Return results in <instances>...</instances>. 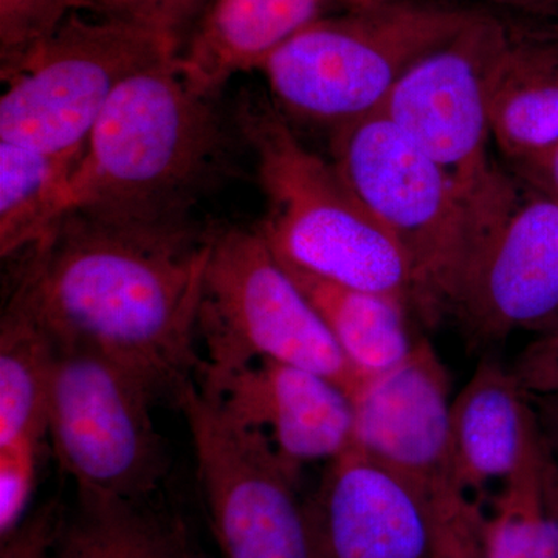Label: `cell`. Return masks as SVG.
Segmentation results:
<instances>
[{
  "instance_id": "obj_2",
  "label": "cell",
  "mask_w": 558,
  "mask_h": 558,
  "mask_svg": "<svg viewBox=\"0 0 558 558\" xmlns=\"http://www.w3.org/2000/svg\"><path fill=\"white\" fill-rule=\"evenodd\" d=\"M178 60L135 73L116 92L73 174L70 211L191 222V208L222 171L227 132L215 97L190 87Z\"/></svg>"
},
{
  "instance_id": "obj_31",
  "label": "cell",
  "mask_w": 558,
  "mask_h": 558,
  "mask_svg": "<svg viewBox=\"0 0 558 558\" xmlns=\"http://www.w3.org/2000/svg\"><path fill=\"white\" fill-rule=\"evenodd\" d=\"M543 487H545L546 499H548L550 509L558 519V464L550 457L549 450L543 442Z\"/></svg>"
},
{
  "instance_id": "obj_14",
  "label": "cell",
  "mask_w": 558,
  "mask_h": 558,
  "mask_svg": "<svg viewBox=\"0 0 558 558\" xmlns=\"http://www.w3.org/2000/svg\"><path fill=\"white\" fill-rule=\"evenodd\" d=\"M202 389L234 422L269 440L293 475L299 476L303 465L332 461L354 446L351 400L312 371L260 360Z\"/></svg>"
},
{
  "instance_id": "obj_8",
  "label": "cell",
  "mask_w": 558,
  "mask_h": 558,
  "mask_svg": "<svg viewBox=\"0 0 558 558\" xmlns=\"http://www.w3.org/2000/svg\"><path fill=\"white\" fill-rule=\"evenodd\" d=\"M157 398L97 349L54 344L47 435L80 501H143L159 488L168 457L150 414Z\"/></svg>"
},
{
  "instance_id": "obj_27",
  "label": "cell",
  "mask_w": 558,
  "mask_h": 558,
  "mask_svg": "<svg viewBox=\"0 0 558 558\" xmlns=\"http://www.w3.org/2000/svg\"><path fill=\"white\" fill-rule=\"evenodd\" d=\"M62 524L58 502H47L2 539L0 558H51Z\"/></svg>"
},
{
  "instance_id": "obj_4",
  "label": "cell",
  "mask_w": 558,
  "mask_h": 558,
  "mask_svg": "<svg viewBox=\"0 0 558 558\" xmlns=\"http://www.w3.org/2000/svg\"><path fill=\"white\" fill-rule=\"evenodd\" d=\"M480 10L399 0L318 17L263 62L274 106L329 134L380 112L407 72Z\"/></svg>"
},
{
  "instance_id": "obj_28",
  "label": "cell",
  "mask_w": 558,
  "mask_h": 558,
  "mask_svg": "<svg viewBox=\"0 0 558 558\" xmlns=\"http://www.w3.org/2000/svg\"><path fill=\"white\" fill-rule=\"evenodd\" d=\"M513 371L529 395L558 392V333L538 336Z\"/></svg>"
},
{
  "instance_id": "obj_34",
  "label": "cell",
  "mask_w": 558,
  "mask_h": 558,
  "mask_svg": "<svg viewBox=\"0 0 558 558\" xmlns=\"http://www.w3.org/2000/svg\"><path fill=\"white\" fill-rule=\"evenodd\" d=\"M351 7L371 5V3L399 2V0H343Z\"/></svg>"
},
{
  "instance_id": "obj_29",
  "label": "cell",
  "mask_w": 558,
  "mask_h": 558,
  "mask_svg": "<svg viewBox=\"0 0 558 558\" xmlns=\"http://www.w3.org/2000/svg\"><path fill=\"white\" fill-rule=\"evenodd\" d=\"M512 172L521 182L526 183L529 189L558 204V143L537 159L513 168Z\"/></svg>"
},
{
  "instance_id": "obj_20",
  "label": "cell",
  "mask_w": 558,
  "mask_h": 558,
  "mask_svg": "<svg viewBox=\"0 0 558 558\" xmlns=\"http://www.w3.org/2000/svg\"><path fill=\"white\" fill-rule=\"evenodd\" d=\"M54 344L35 319L7 304L0 323V447L43 444L49 432Z\"/></svg>"
},
{
  "instance_id": "obj_24",
  "label": "cell",
  "mask_w": 558,
  "mask_h": 558,
  "mask_svg": "<svg viewBox=\"0 0 558 558\" xmlns=\"http://www.w3.org/2000/svg\"><path fill=\"white\" fill-rule=\"evenodd\" d=\"M433 527L429 558H488L484 515L478 499L457 486L432 497Z\"/></svg>"
},
{
  "instance_id": "obj_16",
  "label": "cell",
  "mask_w": 558,
  "mask_h": 558,
  "mask_svg": "<svg viewBox=\"0 0 558 558\" xmlns=\"http://www.w3.org/2000/svg\"><path fill=\"white\" fill-rule=\"evenodd\" d=\"M330 0H215L180 51L183 78L207 97L322 17Z\"/></svg>"
},
{
  "instance_id": "obj_32",
  "label": "cell",
  "mask_w": 558,
  "mask_h": 558,
  "mask_svg": "<svg viewBox=\"0 0 558 558\" xmlns=\"http://www.w3.org/2000/svg\"><path fill=\"white\" fill-rule=\"evenodd\" d=\"M501 9L520 11L526 14L556 13L558 0H488Z\"/></svg>"
},
{
  "instance_id": "obj_25",
  "label": "cell",
  "mask_w": 558,
  "mask_h": 558,
  "mask_svg": "<svg viewBox=\"0 0 558 558\" xmlns=\"http://www.w3.org/2000/svg\"><path fill=\"white\" fill-rule=\"evenodd\" d=\"M215 0H97L98 16L124 22L185 46Z\"/></svg>"
},
{
  "instance_id": "obj_3",
  "label": "cell",
  "mask_w": 558,
  "mask_h": 558,
  "mask_svg": "<svg viewBox=\"0 0 558 558\" xmlns=\"http://www.w3.org/2000/svg\"><path fill=\"white\" fill-rule=\"evenodd\" d=\"M238 128L256 160L266 215L255 227L284 266L413 310L405 253L332 161L306 148L274 105L247 100Z\"/></svg>"
},
{
  "instance_id": "obj_22",
  "label": "cell",
  "mask_w": 558,
  "mask_h": 558,
  "mask_svg": "<svg viewBox=\"0 0 558 558\" xmlns=\"http://www.w3.org/2000/svg\"><path fill=\"white\" fill-rule=\"evenodd\" d=\"M502 483L494 512L484 520L487 557L558 558V519L543 487L542 436Z\"/></svg>"
},
{
  "instance_id": "obj_1",
  "label": "cell",
  "mask_w": 558,
  "mask_h": 558,
  "mask_svg": "<svg viewBox=\"0 0 558 558\" xmlns=\"http://www.w3.org/2000/svg\"><path fill=\"white\" fill-rule=\"evenodd\" d=\"M213 230L72 209L21 253L7 304L54 344L97 349L174 399L196 379Z\"/></svg>"
},
{
  "instance_id": "obj_6",
  "label": "cell",
  "mask_w": 558,
  "mask_h": 558,
  "mask_svg": "<svg viewBox=\"0 0 558 558\" xmlns=\"http://www.w3.org/2000/svg\"><path fill=\"white\" fill-rule=\"evenodd\" d=\"M329 135L330 161L405 253L413 310L435 325L450 311L468 255V205L439 165L381 110Z\"/></svg>"
},
{
  "instance_id": "obj_7",
  "label": "cell",
  "mask_w": 558,
  "mask_h": 558,
  "mask_svg": "<svg viewBox=\"0 0 558 558\" xmlns=\"http://www.w3.org/2000/svg\"><path fill=\"white\" fill-rule=\"evenodd\" d=\"M172 39L124 22L81 13L0 70V142L46 153L84 150L116 92L135 73L178 58Z\"/></svg>"
},
{
  "instance_id": "obj_19",
  "label": "cell",
  "mask_w": 558,
  "mask_h": 558,
  "mask_svg": "<svg viewBox=\"0 0 558 558\" xmlns=\"http://www.w3.org/2000/svg\"><path fill=\"white\" fill-rule=\"evenodd\" d=\"M284 269L325 319L351 365L363 376H379L410 354L414 343L407 325L409 307L387 296L333 284L293 267L284 266Z\"/></svg>"
},
{
  "instance_id": "obj_26",
  "label": "cell",
  "mask_w": 558,
  "mask_h": 558,
  "mask_svg": "<svg viewBox=\"0 0 558 558\" xmlns=\"http://www.w3.org/2000/svg\"><path fill=\"white\" fill-rule=\"evenodd\" d=\"M43 444L21 440L0 447V535L10 537L24 521L35 488Z\"/></svg>"
},
{
  "instance_id": "obj_21",
  "label": "cell",
  "mask_w": 558,
  "mask_h": 558,
  "mask_svg": "<svg viewBox=\"0 0 558 558\" xmlns=\"http://www.w3.org/2000/svg\"><path fill=\"white\" fill-rule=\"evenodd\" d=\"M185 529L143 501H80L51 558H189Z\"/></svg>"
},
{
  "instance_id": "obj_33",
  "label": "cell",
  "mask_w": 558,
  "mask_h": 558,
  "mask_svg": "<svg viewBox=\"0 0 558 558\" xmlns=\"http://www.w3.org/2000/svg\"><path fill=\"white\" fill-rule=\"evenodd\" d=\"M537 332L539 336H553V333H558V314L554 315L549 322H546Z\"/></svg>"
},
{
  "instance_id": "obj_10",
  "label": "cell",
  "mask_w": 558,
  "mask_h": 558,
  "mask_svg": "<svg viewBox=\"0 0 558 558\" xmlns=\"http://www.w3.org/2000/svg\"><path fill=\"white\" fill-rule=\"evenodd\" d=\"M174 402L189 424L223 558H318L310 505L296 494L299 476L269 440L234 422L196 380L186 381Z\"/></svg>"
},
{
  "instance_id": "obj_18",
  "label": "cell",
  "mask_w": 558,
  "mask_h": 558,
  "mask_svg": "<svg viewBox=\"0 0 558 558\" xmlns=\"http://www.w3.org/2000/svg\"><path fill=\"white\" fill-rule=\"evenodd\" d=\"M84 150L46 153L0 142V255H21L72 207V180Z\"/></svg>"
},
{
  "instance_id": "obj_11",
  "label": "cell",
  "mask_w": 558,
  "mask_h": 558,
  "mask_svg": "<svg viewBox=\"0 0 558 558\" xmlns=\"http://www.w3.org/2000/svg\"><path fill=\"white\" fill-rule=\"evenodd\" d=\"M513 35L505 21L480 10L418 60L381 108L439 165L468 207L501 172L488 150L490 94Z\"/></svg>"
},
{
  "instance_id": "obj_17",
  "label": "cell",
  "mask_w": 558,
  "mask_h": 558,
  "mask_svg": "<svg viewBox=\"0 0 558 558\" xmlns=\"http://www.w3.org/2000/svg\"><path fill=\"white\" fill-rule=\"evenodd\" d=\"M490 131L510 170L557 145V38L513 35L492 86Z\"/></svg>"
},
{
  "instance_id": "obj_13",
  "label": "cell",
  "mask_w": 558,
  "mask_h": 558,
  "mask_svg": "<svg viewBox=\"0 0 558 558\" xmlns=\"http://www.w3.org/2000/svg\"><path fill=\"white\" fill-rule=\"evenodd\" d=\"M318 558H429L432 497L352 446L310 505Z\"/></svg>"
},
{
  "instance_id": "obj_35",
  "label": "cell",
  "mask_w": 558,
  "mask_h": 558,
  "mask_svg": "<svg viewBox=\"0 0 558 558\" xmlns=\"http://www.w3.org/2000/svg\"><path fill=\"white\" fill-rule=\"evenodd\" d=\"M189 558H196V557H194L193 553H191Z\"/></svg>"
},
{
  "instance_id": "obj_23",
  "label": "cell",
  "mask_w": 558,
  "mask_h": 558,
  "mask_svg": "<svg viewBox=\"0 0 558 558\" xmlns=\"http://www.w3.org/2000/svg\"><path fill=\"white\" fill-rule=\"evenodd\" d=\"M81 11L98 14L97 0H0V70L20 61Z\"/></svg>"
},
{
  "instance_id": "obj_5",
  "label": "cell",
  "mask_w": 558,
  "mask_h": 558,
  "mask_svg": "<svg viewBox=\"0 0 558 558\" xmlns=\"http://www.w3.org/2000/svg\"><path fill=\"white\" fill-rule=\"evenodd\" d=\"M202 388L275 360L312 371L355 398L369 377L351 365L311 300L256 229L213 230L197 317Z\"/></svg>"
},
{
  "instance_id": "obj_9",
  "label": "cell",
  "mask_w": 558,
  "mask_h": 558,
  "mask_svg": "<svg viewBox=\"0 0 558 558\" xmlns=\"http://www.w3.org/2000/svg\"><path fill=\"white\" fill-rule=\"evenodd\" d=\"M470 242L450 311L476 344L558 314V204L501 170L470 205Z\"/></svg>"
},
{
  "instance_id": "obj_12",
  "label": "cell",
  "mask_w": 558,
  "mask_h": 558,
  "mask_svg": "<svg viewBox=\"0 0 558 558\" xmlns=\"http://www.w3.org/2000/svg\"><path fill=\"white\" fill-rule=\"evenodd\" d=\"M451 402L449 371L428 341H417L402 362L369 377L352 399L354 446L433 497L457 486Z\"/></svg>"
},
{
  "instance_id": "obj_15",
  "label": "cell",
  "mask_w": 558,
  "mask_h": 558,
  "mask_svg": "<svg viewBox=\"0 0 558 558\" xmlns=\"http://www.w3.org/2000/svg\"><path fill=\"white\" fill-rule=\"evenodd\" d=\"M538 436L531 396L515 371L497 359L481 360L451 402L454 483L470 497H478L488 483L506 481L520 468Z\"/></svg>"
},
{
  "instance_id": "obj_30",
  "label": "cell",
  "mask_w": 558,
  "mask_h": 558,
  "mask_svg": "<svg viewBox=\"0 0 558 558\" xmlns=\"http://www.w3.org/2000/svg\"><path fill=\"white\" fill-rule=\"evenodd\" d=\"M529 396H531L532 407H534L535 417H537L539 435H542L550 457L558 464V392Z\"/></svg>"
}]
</instances>
